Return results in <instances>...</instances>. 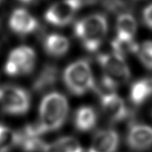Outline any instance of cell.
Masks as SVG:
<instances>
[{
    "label": "cell",
    "instance_id": "obj_17",
    "mask_svg": "<svg viewBox=\"0 0 152 152\" xmlns=\"http://www.w3.org/2000/svg\"><path fill=\"white\" fill-rule=\"evenodd\" d=\"M57 80V70L54 66H46L34 82V88L41 92L53 86Z\"/></svg>",
    "mask_w": 152,
    "mask_h": 152
},
{
    "label": "cell",
    "instance_id": "obj_18",
    "mask_svg": "<svg viewBox=\"0 0 152 152\" xmlns=\"http://www.w3.org/2000/svg\"><path fill=\"white\" fill-rule=\"evenodd\" d=\"M111 46L114 53L119 54L123 57L137 53L140 48L133 39H124L117 36L112 41Z\"/></svg>",
    "mask_w": 152,
    "mask_h": 152
},
{
    "label": "cell",
    "instance_id": "obj_24",
    "mask_svg": "<svg viewBox=\"0 0 152 152\" xmlns=\"http://www.w3.org/2000/svg\"><path fill=\"white\" fill-rule=\"evenodd\" d=\"M1 1H2V0H0V2H1Z\"/></svg>",
    "mask_w": 152,
    "mask_h": 152
},
{
    "label": "cell",
    "instance_id": "obj_11",
    "mask_svg": "<svg viewBox=\"0 0 152 152\" xmlns=\"http://www.w3.org/2000/svg\"><path fill=\"white\" fill-rule=\"evenodd\" d=\"M11 30L17 34L25 35L32 33L38 27V21L26 9L18 8L13 11L9 19Z\"/></svg>",
    "mask_w": 152,
    "mask_h": 152
},
{
    "label": "cell",
    "instance_id": "obj_14",
    "mask_svg": "<svg viewBox=\"0 0 152 152\" xmlns=\"http://www.w3.org/2000/svg\"><path fill=\"white\" fill-rule=\"evenodd\" d=\"M44 48L50 56H62L69 48V41L66 37L57 34H51L44 41Z\"/></svg>",
    "mask_w": 152,
    "mask_h": 152
},
{
    "label": "cell",
    "instance_id": "obj_12",
    "mask_svg": "<svg viewBox=\"0 0 152 152\" xmlns=\"http://www.w3.org/2000/svg\"><path fill=\"white\" fill-rule=\"evenodd\" d=\"M152 96V78L142 79L132 83L129 98L135 106H140Z\"/></svg>",
    "mask_w": 152,
    "mask_h": 152
},
{
    "label": "cell",
    "instance_id": "obj_6",
    "mask_svg": "<svg viewBox=\"0 0 152 152\" xmlns=\"http://www.w3.org/2000/svg\"><path fill=\"white\" fill-rule=\"evenodd\" d=\"M0 105L10 115H24L30 108L29 94L22 88L14 86L0 88Z\"/></svg>",
    "mask_w": 152,
    "mask_h": 152
},
{
    "label": "cell",
    "instance_id": "obj_10",
    "mask_svg": "<svg viewBox=\"0 0 152 152\" xmlns=\"http://www.w3.org/2000/svg\"><path fill=\"white\" fill-rule=\"evenodd\" d=\"M119 144V137L115 130L102 129L94 135L88 152H115Z\"/></svg>",
    "mask_w": 152,
    "mask_h": 152
},
{
    "label": "cell",
    "instance_id": "obj_19",
    "mask_svg": "<svg viewBox=\"0 0 152 152\" xmlns=\"http://www.w3.org/2000/svg\"><path fill=\"white\" fill-rule=\"evenodd\" d=\"M17 144V133L6 126L0 125V152H8Z\"/></svg>",
    "mask_w": 152,
    "mask_h": 152
},
{
    "label": "cell",
    "instance_id": "obj_1",
    "mask_svg": "<svg viewBox=\"0 0 152 152\" xmlns=\"http://www.w3.org/2000/svg\"><path fill=\"white\" fill-rule=\"evenodd\" d=\"M69 112V104L61 93H49L43 97L39 108V122L36 127L40 134L59 129Z\"/></svg>",
    "mask_w": 152,
    "mask_h": 152
},
{
    "label": "cell",
    "instance_id": "obj_5",
    "mask_svg": "<svg viewBox=\"0 0 152 152\" xmlns=\"http://www.w3.org/2000/svg\"><path fill=\"white\" fill-rule=\"evenodd\" d=\"M35 61V53L31 48L18 47L10 53L4 69L10 76L28 75L33 70Z\"/></svg>",
    "mask_w": 152,
    "mask_h": 152
},
{
    "label": "cell",
    "instance_id": "obj_9",
    "mask_svg": "<svg viewBox=\"0 0 152 152\" xmlns=\"http://www.w3.org/2000/svg\"><path fill=\"white\" fill-rule=\"evenodd\" d=\"M127 144L132 150L139 151L147 150L152 145V127L133 124L127 134Z\"/></svg>",
    "mask_w": 152,
    "mask_h": 152
},
{
    "label": "cell",
    "instance_id": "obj_21",
    "mask_svg": "<svg viewBox=\"0 0 152 152\" xmlns=\"http://www.w3.org/2000/svg\"><path fill=\"white\" fill-rule=\"evenodd\" d=\"M142 17L145 25L150 29H152V4L148 5L144 9L143 13H142Z\"/></svg>",
    "mask_w": 152,
    "mask_h": 152
},
{
    "label": "cell",
    "instance_id": "obj_4",
    "mask_svg": "<svg viewBox=\"0 0 152 152\" xmlns=\"http://www.w3.org/2000/svg\"><path fill=\"white\" fill-rule=\"evenodd\" d=\"M63 80L68 90L76 96L95 88L93 71L86 60H78L67 66L63 73Z\"/></svg>",
    "mask_w": 152,
    "mask_h": 152
},
{
    "label": "cell",
    "instance_id": "obj_22",
    "mask_svg": "<svg viewBox=\"0 0 152 152\" xmlns=\"http://www.w3.org/2000/svg\"><path fill=\"white\" fill-rule=\"evenodd\" d=\"M22 3H25V4H34V3H36L39 0H20Z\"/></svg>",
    "mask_w": 152,
    "mask_h": 152
},
{
    "label": "cell",
    "instance_id": "obj_20",
    "mask_svg": "<svg viewBox=\"0 0 152 152\" xmlns=\"http://www.w3.org/2000/svg\"><path fill=\"white\" fill-rule=\"evenodd\" d=\"M139 59L146 69L152 70V41L143 43L138 50Z\"/></svg>",
    "mask_w": 152,
    "mask_h": 152
},
{
    "label": "cell",
    "instance_id": "obj_13",
    "mask_svg": "<svg viewBox=\"0 0 152 152\" xmlns=\"http://www.w3.org/2000/svg\"><path fill=\"white\" fill-rule=\"evenodd\" d=\"M97 116L95 110L91 106H81L75 115V126L80 132H88L95 127Z\"/></svg>",
    "mask_w": 152,
    "mask_h": 152
},
{
    "label": "cell",
    "instance_id": "obj_16",
    "mask_svg": "<svg viewBox=\"0 0 152 152\" xmlns=\"http://www.w3.org/2000/svg\"><path fill=\"white\" fill-rule=\"evenodd\" d=\"M43 152H83V151L77 139L72 137H64L46 145Z\"/></svg>",
    "mask_w": 152,
    "mask_h": 152
},
{
    "label": "cell",
    "instance_id": "obj_2",
    "mask_svg": "<svg viewBox=\"0 0 152 152\" xmlns=\"http://www.w3.org/2000/svg\"><path fill=\"white\" fill-rule=\"evenodd\" d=\"M97 61L102 70V86L108 92H113L130 80V69L122 56L114 52L102 53L97 56Z\"/></svg>",
    "mask_w": 152,
    "mask_h": 152
},
{
    "label": "cell",
    "instance_id": "obj_3",
    "mask_svg": "<svg viewBox=\"0 0 152 152\" xmlns=\"http://www.w3.org/2000/svg\"><path fill=\"white\" fill-rule=\"evenodd\" d=\"M108 30L106 17L102 14H93L83 18L75 24V33L84 48L96 52L106 38Z\"/></svg>",
    "mask_w": 152,
    "mask_h": 152
},
{
    "label": "cell",
    "instance_id": "obj_8",
    "mask_svg": "<svg viewBox=\"0 0 152 152\" xmlns=\"http://www.w3.org/2000/svg\"><path fill=\"white\" fill-rule=\"evenodd\" d=\"M100 104L103 114L114 124L124 120L129 115L124 101L113 92L101 93Z\"/></svg>",
    "mask_w": 152,
    "mask_h": 152
},
{
    "label": "cell",
    "instance_id": "obj_15",
    "mask_svg": "<svg viewBox=\"0 0 152 152\" xmlns=\"http://www.w3.org/2000/svg\"><path fill=\"white\" fill-rule=\"evenodd\" d=\"M137 21L132 15L121 14L116 21L117 37L124 39H133L137 32Z\"/></svg>",
    "mask_w": 152,
    "mask_h": 152
},
{
    "label": "cell",
    "instance_id": "obj_23",
    "mask_svg": "<svg viewBox=\"0 0 152 152\" xmlns=\"http://www.w3.org/2000/svg\"><path fill=\"white\" fill-rule=\"evenodd\" d=\"M2 37H3V34L1 32V27H0V43H1V40H2Z\"/></svg>",
    "mask_w": 152,
    "mask_h": 152
},
{
    "label": "cell",
    "instance_id": "obj_7",
    "mask_svg": "<svg viewBox=\"0 0 152 152\" xmlns=\"http://www.w3.org/2000/svg\"><path fill=\"white\" fill-rule=\"evenodd\" d=\"M81 7V0H60L48 9L44 18L55 26L69 24Z\"/></svg>",
    "mask_w": 152,
    "mask_h": 152
}]
</instances>
